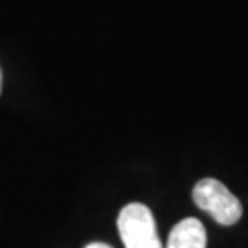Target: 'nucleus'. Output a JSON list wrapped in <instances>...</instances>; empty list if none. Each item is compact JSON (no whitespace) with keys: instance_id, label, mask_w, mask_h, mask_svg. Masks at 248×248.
<instances>
[{"instance_id":"nucleus-2","label":"nucleus","mask_w":248,"mask_h":248,"mask_svg":"<svg viewBox=\"0 0 248 248\" xmlns=\"http://www.w3.org/2000/svg\"><path fill=\"white\" fill-rule=\"evenodd\" d=\"M118 232L125 248H164L153 212L142 202H131L122 208Z\"/></svg>"},{"instance_id":"nucleus-5","label":"nucleus","mask_w":248,"mask_h":248,"mask_svg":"<svg viewBox=\"0 0 248 248\" xmlns=\"http://www.w3.org/2000/svg\"><path fill=\"white\" fill-rule=\"evenodd\" d=\"M0 92H2V70H0Z\"/></svg>"},{"instance_id":"nucleus-3","label":"nucleus","mask_w":248,"mask_h":248,"mask_svg":"<svg viewBox=\"0 0 248 248\" xmlns=\"http://www.w3.org/2000/svg\"><path fill=\"white\" fill-rule=\"evenodd\" d=\"M206 245L208 235L204 224L195 217H187L171 228L166 248H206Z\"/></svg>"},{"instance_id":"nucleus-4","label":"nucleus","mask_w":248,"mask_h":248,"mask_svg":"<svg viewBox=\"0 0 248 248\" xmlns=\"http://www.w3.org/2000/svg\"><path fill=\"white\" fill-rule=\"evenodd\" d=\"M85 248H112V247L107 245V243H90V245H87Z\"/></svg>"},{"instance_id":"nucleus-1","label":"nucleus","mask_w":248,"mask_h":248,"mask_svg":"<svg viewBox=\"0 0 248 248\" xmlns=\"http://www.w3.org/2000/svg\"><path fill=\"white\" fill-rule=\"evenodd\" d=\"M193 202L222 226L237 224L243 206L237 197L215 178H202L193 187Z\"/></svg>"}]
</instances>
